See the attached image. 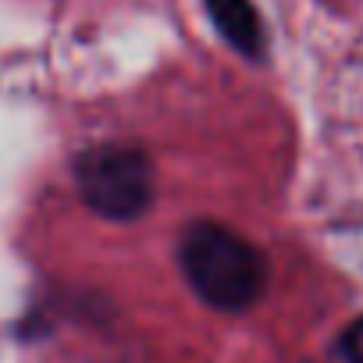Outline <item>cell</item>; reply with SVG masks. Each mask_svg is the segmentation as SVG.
Segmentation results:
<instances>
[{
  "label": "cell",
  "mask_w": 363,
  "mask_h": 363,
  "mask_svg": "<svg viewBox=\"0 0 363 363\" xmlns=\"http://www.w3.org/2000/svg\"><path fill=\"white\" fill-rule=\"evenodd\" d=\"M178 264L203 303L228 313L250 310L271 278L264 253L218 221H196L182 232Z\"/></svg>",
  "instance_id": "obj_1"
},
{
  "label": "cell",
  "mask_w": 363,
  "mask_h": 363,
  "mask_svg": "<svg viewBox=\"0 0 363 363\" xmlns=\"http://www.w3.org/2000/svg\"><path fill=\"white\" fill-rule=\"evenodd\" d=\"M86 207L107 221H135L153 203V164L139 146L100 143L75 160Z\"/></svg>",
  "instance_id": "obj_2"
},
{
  "label": "cell",
  "mask_w": 363,
  "mask_h": 363,
  "mask_svg": "<svg viewBox=\"0 0 363 363\" xmlns=\"http://www.w3.org/2000/svg\"><path fill=\"white\" fill-rule=\"evenodd\" d=\"M207 11L218 33L246 57H260L264 50V26L250 0H207Z\"/></svg>",
  "instance_id": "obj_3"
},
{
  "label": "cell",
  "mask_w": 363,
  "mask_h": 363,
  "mask_svg": "<svg viewBox=\"0 0 363 363\" xmlns=\"http://www.w3.org/2000/svg\"><path fill=\"white\" fill-rule=\"evenodd\" d=\"M342 356H345V363H363V317L345 331V338H342Z\"/></svg>",
  "instance_id": "obj_4"
}]
</instances>
